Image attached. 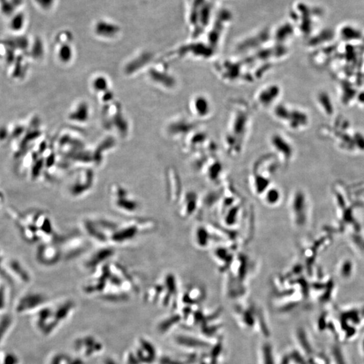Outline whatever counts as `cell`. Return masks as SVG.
Instances as JSON below:
<instances>
[{
    "instance_id": "1",
    "label": "cell",
    "mask_w": 364,
    "mask_h": 364,
    "mask_svg": "<svg viewBox=\"0 0 364 364\" xmlns=\"http://www.w3.org/2000/svg\"><path fill=\"white\" fill-rule=\"evenodd\" d=\"M250 106L242 100H236L230 104L229 117L223 144L232 156L238 155L246 144L252 123Z\"/></svg>"
},
{
    "instance_id": "2",
    "label": "cell",
    "mask_w": 364,
    "mask_h": 364,
    "mask_svg": "<svg viewBox=\"0 0 364 364\" xmlns=\"http://www.w3.org/2000/svg\"><path fill=\"white\" fill-rule=\"evenodd\" d=\"M282 90L277 83H269L259 88L253 96V105L257 110H273L281 98Z\"/></svg>"
},
{
    "instance_id": "3",
    "label": "cell",
    "mask_w": 364,
    "mask_h": 364,
    "mask_svg": "<svg viewBox=\"0 0 364 364\" xmlns=\"http://www.w3.org/2000/svg\"><path fill=\"white\" fill-rule=\"evenodd\" d=\"M246 62H237V61H225L219 62L216 65V72L222 80L229 83H238L246 78L249 81L246 74L250 81V76L246 73Z\"/></svg>"
},
{
    "instance_id": "4",
    "label": "cell",
    "mask_w": 364,
    "mask_h": 364,
    "mask_svg": "<svg viewBox=\"0 0 364 364\" xmlns=\"http://www.w3.org/2000/svg\"><path fill=\"white\" fill-rule=\"evenodd\" d=\"M188 109L192 118L198 121L209 120L214 111L212 101L208 95L203 93L192 96L188 103Z\"/></svg>"
},
{
    "instance_id": "5",
    "label": "cell",
    "mask_w": 364,
    "mask_h": 364,
    "mask_svg": "<svg viewBox=\"0 0 364 364\" xmlns=\"http://www.w3.org/2000/svg\"><path fill=\"white\" fill-rule=\"evenodd\" d=\"M269 144L275 158L281 162H286L292 156V146L281 133L278 132L272 133L269 137Z\"/></svg>"
},
{
    "instance_id": "6",
    "label": "cell",
    "mask_w": 364,
    "mask_h": 364,
    "mask_svg": "<svg viewBox=\"0 0 364 364\" xmlns=\"http://www.w3.org/2000/svg\"><path fill=\"white\" fill-rule=\"evenodd\" d=\"M95 29L97 33L102 35H104L106 32L109 34L111 33V35H114L119 31L118 27L116 24L104 20H99V22H97L96 24Z\"/></svg>"
},
{
    "instance_id": "7",
    "label": "cell",
    "mask_w": 364,
    "mask_h": 364,
    "mask_svg": "<svg viewBox=\"0 0 364 364\" xmlns=\"http://www.w3.org/2000/svg\"><path fill=\"white\" fill-rule=\"evenodd\" d=\"M24 17L22 14H19V15L16 16L15 18H13L12 21L11 26L12 29L14 30L18 31V29L22 28L23 22H24Z\"/></svg>"
},
{
    "instance_id": "8",
    "label": "cell",
    "mask_w": 364,
    "mask_h": 364,
    "mask_svg": "<svg viewBox=\"0 0 364 364\" xmlns=\"http://www.w3.org/2000/svg\"><path fill=\"white\" fill-rule=\"evenodd\" d=\"M37 4L43 9H49L53 6L54 0H36Z\"/></svg>"
},
{
    "instance_id": "9",
    "label": "cell",
    "mask_w": 364,
    "mask_h": 364,
    "mask_svg": "<svg viewBox=\"0 0 364 364\" xmlns=\"http://www.w3.org/2000/svg\"><path fill=\"white\" fill-rule=\"evenodd\" d=\"M272 355L271 352V349L269 346H266L265 347V359L266 363L267 364H273L272 363Z\"/></svg>"
},
{
    "instance_id": "10",
    "label": "cell",
    "mask_w": 364,
    "mask_h": 364,
    "mask_svg": "<svg viewBox=\"0 0 364 364\" xmlns=\"http://www.w3.org/2000/svg\"><path fill=\"white\" fill-rule=\"evenodd\" d=\"M182 340V342L184 343V344L188 345H192V346H198V345H203L202 344V342H198V341L196 340H186V339H183Z\"/></svg>"
}]
</instances>
